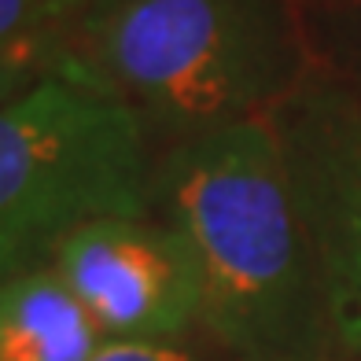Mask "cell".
Masks as SVG:
<instances>
[{
  "mask_svg": "<svg viewBox=\"0 0 361 361\" xmlns=\"http://www.w3.org/2000/svg\"><path fill=\"white\" fill-rule=\"evenodd\" d=\"M155 195L200 262V321L228 354L324 361L336 332L281 129L255 114L177 140Z\"/></svg>",
  "mask_w": 361,
  "mask_h": 361,
  "instance_id": "cell-1",
  "label": "cell"
},
{
  "mask_svg": "<svg viewBox=\"0 0 361 361\" xmlns=\"http://www.w3.org/2000/svg\"><path fill=\"white\" fill-rule=\"evenodd\" d=\"M284 71L281 0H122L78 23L59 74L100 85L185 140L255 118Z\"/></svg>",
  "mask_w": 361,
  "mask_h": 361,
  "instance_id": "cell-2",
  "label": "cell"
},
{
  "mask_svg": "<svg viewBox=\"0 0 361 361\" xmlns=\"http://www.w3.org/2000/svg\"><path fill=\"white\" fill-rule=\"evenodd\" d=\"M147 122L74 74L0 107V284L96 218H144L155 200Z\"/></svg>",
  "mask_w": 361,
  "mask_h": 361,
  "instance_id": "cell-3",
  "label": "cell"
},
{
  "mask_svg": "<svg viewBox=\"0 0 361 361\" xmlns=\"http://www.w3.org/2000/svg\"><path fill=\"white\" fill-rule=\"evenodd\" d=\"M107 339L162 343L203 317V273L170 221L96 218L48 255Z\"/></svg>",
  "mask_w": 361,
  "mask_h": 361,
  "instance_id": "cell-4",
  "label": "cell"
},
{
  "mask_svg": "<svg viewBox=\"0 0 361 361\" xmlns=\"http://www.w3.org/2000/svg\"><path fill=\"white\" fill-rule=\"evenodd\" d=\"M281 129V126H276ZM332 332L361 354V129H281Z\"/></svg>",
  "mask_w": 361,
  "mask_h": 361,
  "instance_id": "cell-5",
  "label": "cell"
},
{
  "mask_svg": "<svg viewBox=\"0 0 361 361\" xmlns=\"http://www.w3.org/2000/svg\"><path fill=\"white\" fill-rule=\"evenodd\" d=\"M107 332L52 266L0 284V361H92Z\"/></svg>",
  "mask_w": 361,
  "mask_h": 361,
  "instance_id": "cell-6",
  "label": "cell"
},
{
  "mask_svg": "<svg viewBox=\"0 0 361 361\" xmlns=\"http://www.w3.org/2000/svg\"><path fill=\"white\" fill-rule=\"evenodd\" d=\"M81 23L71 0H0V48L30 41H67Z\"/></svg>",
  "mask_w": 361,
  "mask_h": 361,
  "instance_id": "cell-7",
  "label": "cell"
},
{
  "mask_svg": "<svg viewBox=\"0 0 361 361\" xmlns=\"http://www.w3.org/2000/svg\"><path fill=\"white\" fill-rule=\"evenodd\" d=\"M71 52L67 41H30L0 48V107L15 104L30 89H37L48 74H59Z\"/></svg>",
  "mask_w": 361,
  "mask_h": 361,
  "instance_id": "cell-8",
  "label": "cell"
},
{
  "mask_svg": "<svg viewBox=\"0 0 361 361\" xmlns=\"http://www.w3.org/2000/svg\"><path fill=\"white\" fill-rule=\"evenodd\" d=\"M92 361H200L166 343H144V339H111L100 347Z\"/></svg>",
  "mask_w": 361,
  "mask_h": 361,
  "instance_id": "cell-9",
  "label": "cell"
},
{
  "mask_svg": "<svg viewBox=\"0 0 361 361\" xmlns=\"http://www.w3.org/2000/svg\"><path fill=\"white\" fill-rule=\"evenodd\" d=\"M71 4L81 11V19H89V15H100V11H107L114 4H122V0H71Z\"/></svg>",
  "mask_w": 361,
  "mask_h": 361,
  "instance_id": "cell-10",
  "label": "cell"
}]
</instances>
